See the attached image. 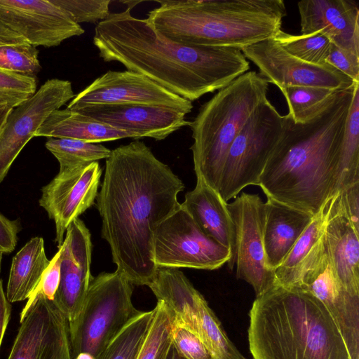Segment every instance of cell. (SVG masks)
I'll list each match as a JSON object with an SVG mask.
<instances>
[{
    "instance_id": "6da1fadb",
    "label": "cell",
    "mask_w": 359,
    "mask_h": 359,
    "mask_svg": "<svg viewBox=\"0 0 359 359\" xmlns=\"http://www.w3.org/2000/svg\"><path fill=\"white\" fill-rule=\"evenodd\" d=\"M182 181L143 142L111 150L97 196L102 236L116 270L133 285H147L158 267L153 255L157 226L180 205Z\"/></svg>"
},
{
    "instance_id": "7a4b0ae2",
    "label": "cell",
    "mask_w": 359,
    "mask_h": 359,
    "mask_svg": "<svg viewBox=\"0 0 359 359\" xmlns=\"http://www.w3.org/2000/svg\"><path fill=\"white\" fill-rule=\"evenodd\" d=\"M132 8L110 13L96 25L93 43L104 61L118 62L191 102L249 70L241 49L175 43L147 19L133 17Z\"/></svg>"
},
{
    "instance_id": "3957f363",
    "label": "cell",
    "mask_w": 359,
    "mask_h": 359,
    "mask_svg": "<svg viewBox=\"0 0 359 359\" xmlns=\"http://www.w3.org/2000/svg\"><path fill=\"white\" fill-rule=\"evenodd\" d=\"M354 86L339 91L306 123H295L288 114L284 116L283 134L257 185L266 196L315 215L334 196Z\"/></svg>"
},
{
    "instance_id": "277c9868",
    "label": "cell",
    "mask_w": 359,
    "mask_h": 359,
    "mask_svg": "<svg viewBox=\"0 0 359 359\" xmlns=\"http://www.w3.org/2000/svg\"><path fill=\"white\" fill-rule=\"evenodd\" d=\"M249 318L253 359H352L328 311L300 287L275 284L256 297Z\"/></svg>"
},
{
    "instance_id": "5b68a950",
    "label": "cell",
    "mask_w": 359,
    "mask_h": 359,
    "mask_svg": "<svg viewBox=\"0 0 359 359\" xmlns=\"http://www.w3.org/2000/svg\"><path fill=\"white\" fill-rule=\"evenodd\" d=\"M147 14L175 43L242 49L276 36L287 15L282 0H165Z\"/></svg>"
},
{
    "instance_id": "8992f818",
    "label": "cell",
    "mask_w": 359,
    "mask_h": 359,
    "mask_svg": "<svg viewBox=\"0 0 359 359\" xmlns=\"http://www.w3.org/2000/svg\"><path fill=\"white\" fill-rule=\"evenodd\" d=\"M269 86V81L262 74L247 72L218 90L189 121L196 175L217 191L229 149L255 111L268 99Z\"/></svg>"
},
{
    "instance_id": "52a82bcc",
    "label": "cell",
    "mask_w": 359,
    "mask_h": 359,
    "mask_svg": "<svg viewBox=\"0 0 359 359\" xmlns=\"http://www.w3.org/2000/svg\"><path fill=\"white\" fill-rule=\"evenodd\" d=\"M133 284L121 271L92 278L79 318L69 324L72 359L87 353L98 359L110 341L142 311L132 302Z\"/></svg>"
},
{
    "instance_id": "ba28073f",
    "label": "cell",
    "mask_w": 359,
    "mask_h": 359,
    "mask_svg": "<svg viewBox=\"0 0 359 359\" xmlns=\"http://www.w3.org/2000/svg\"><path fill=\"white\" fill-rule=\"evenodd\" d=\"M284 128V116L266 99L250 117L227 152L218 189L226 202L235 198L245 187L258 185Z\"/></svg>"
},
{
    "instance_id": "9c48e42d",
    "label": "cell",
    "mask_w": 359,
    "mask_h": 359,
    "mask_svg": "<svg viewBox=\"0 0 359 359\" xmlns=\"http://www.w3.org/2000/svg\"><path fill=\"white\" fill-rule=\"evenodd\" d=\"M153 255L158 268L210 271L231 259V250L205 234L181 203L157 226Z\"/></svg>"
},
{
    "instance_id": "30bf717a",
    "label": "cell",
    "mask_w": 359,
    "mask_h": 359,
    "mask_svg": "<svg viewBox=\"0 0 359 359\" xmlns=\"http://www.w3.org/2000/svg\"><path fill=\"white\" fill-rule=\"evenodd\" d=\"M235 231L233 256L228 265L237 279L249 283L256 297L275 285L266 264L264 246V202L258 194L242 192L228 203Z\"/></svg>"
},
{
    "instance_id": "8fae6325",
    "label": "cell",
    "mask_w": 359,
    "mask_h": 359,
    "mask_svg": "<svg viewBox=\"0 0 359 359\" xmlns=\"http://www.w3.org/2000/svg\"><path fill=\"white\" fill-rule=\"evenodd\" d=\"M7 359H72L69 324L53 301L32 294Z\"/></svg>"
},
{
    "instance_id": "7c38bea8",
    "label": "cell",
    "mask_w": 359,
    "mask_h": 359,
    "mask_svg": "<svg viewBox=\"0 0 359 359\" xmlns=\"http://www.w3.org/2000/svg\"><path fill=\"white\" fill-rule=\"evenodd\" d=\"M139 104L169 107L189 114L192 102L135 72L107 71L69 102L67 109L100 104Z\"/></svg>"
},
{
    "instance_id": "4fadbf2b",
    "label": "cell",
    "mask_w": 359,
    "mask_h": 359,
    "mask_svg": "<svg viewBox=\"0 0 359 359\" xmlns=\"http://www.w3.org/2000/svg\"><path fill=\"white\" fill-rule=\"evenodd\" d=\"M241 51L259 68V74L279 89L307 86L344 90L356 83L329 64L314 65L293 56L274 38L245 47Z\"/></svg>"
},
{
    "instance_id": "5bb4252c",
    "label": "cell",
    "mask_w": 359,
    "mask_h": 359,
    "mask_svg": "<svg viewBox=\"0 0 359 359\" xmlns=\"http://www.w3.org/2000/svg\"><path fill=\"white\" fill-rule=\"evenodd\" d=\"M74 96L69 81L51 79L32 96L13 108L0 135V184L22 149L47 118Z\"/></svg>"
},
{
    "instance_id": "9a60e30c",
    "label": "cell",
    "mask_w": 359,
    "mask_h": 359,
    "mask_svg": "<svg viewBox=\"0 0 359 359\" xmlns=\"http://www.w3.org/2000/svg\"><path fill=\"white\" fill-rule=\"evenodd\" d=\"M102 172L97 161L62 169L41 189L39 203L55 222L58 248L71 223L94 204Z\"/></svg>"
},
{
    "instance_id": "2e32d148",
    "label": "cell",
    "mask_w": 359,
    "mask_h": 359,
    "mask_svg": "<svg viewBox=\"0 0 359 359\" xmlns=\"http://www.w3.org/2000/svg\"><path fill=\"white\" fill-rule=\"evenodd\" d=\"M0 20L35 48L57 46L84 33L52 0H0Z\"/></svg>"
},
{
    "instance_id": "e0dca14e",
    "label": "cell",
    "mask_w": 359,
    "mask_h": 359,
    "mask_svg": "<svg viewBox=\"0 0 359 359\" xmlns=\"http://www.w3.org/2000/svg\"><path fill=\"white\" fill-rule=\"evenodd\" d=\"M58 250L60 280L53 302L71 324L81 312L92 279L91 235L81 219H75L68 226Z\"/></svg>"
},
{
    "instance_id": "ac0fdd59",
    "label": "cell",
    "mask_w": 359,
    "mask_h": 359,
    "mask_svg": "<svg viewBox=\"0 0 359 359\" xmlns=\"http://www.w3.org/2000/svg\"><path fill=\"white\" fill-rule=\"evenodd\" d=\"M297 287L309 292L324 305L339 330L352 359H359V296L350 294L341 285L326 247Z\"/></svg>"
},
{
    "instance_id": "d6986e66",
    "label": "cell",
    "mask_w": 359,
    "mask_h": 359,
    "mask_svg": "<svg viewBox=\"0 0 359 359\" xmlns=\"http://www.w3.org/2000/svg\"><path fill=\"white\" fill-rule=\"evenodd\" d=\"M76 111L118 130L128 132L133 135L136 140L151 137L163 140L189 123L185 119L184 113L172 108L154 105L100 104L83 107Z\"/></svg>"
},
{
    "instance_id": "ffe728a7",
    "label": "cell",
    "mask_w": 359,
    "mask_h": 359,
    "mask_svg": "<svg viewBox=\"0 0 359 359\" xmlns=\"http://www.w3.org/2000/svg\"><path fill=\"white\" fill-rule=\"evenodd\" d=\"M302 34L320 32L332 43L359 56V6L353 0L297 3Z\"/></svg>"
},
{
    "instance_id": "44dd1931",
    "label": "cell",
    "mask_w": 359,
    "mask_h": 359,
    "mask_svg": "<svg viewBox=\"0 0 359 359\" xmlns=\"http://www.w3.org/2000/svg\"><path fill=\"white\" fill-rule=\"evenodd\" d=\"M325 243L341 285L350 294L359 296V231L339 211L334 196L330 201Z\"/></svg>"
},
{
    "instance_id": "7402d4cb",
    "label": "cell",
    "mask_w": 359,
    "mask_h": 359,
    "mask_svg": "<svg viewBox=\"0 0 359 359\" xmlns=\"http://www.w3.org/2000/svg\"><path fill=\"white\" fill-rule=\"evenodd\" d=\"M264 206V246L266 264L273 271L283 262L314 215L269 196H266Z\"/></svg>"
},
{
    "instance_id": "603a6c76",
    "label": "cell",
    "mask_w": 359,
    "mask_h": 359,
    "mask_svg": "<svg viewBox=\"0 0 359 359\" xmlns=\"http://www.w3.org/2000/svg\"><path fill=\"white\" fill-rule=\"evenodd\" d=\"M227 205L200 175H196L195 188L185 194L181 203L205 234L231 250L232 259L235 231Z\"/></svg>"
},
{
    "instance_id": "cb8c5ba5",
    "label": "cell",
    "mask_w": 359,
    "mask_h": 359,
    "mask_svg": "<svg viewBox=\"0 0 359 359\" xmlns=\"http://www.w3.org/2000/svg\"><path fill=\"white\" fill-rule=\"evenodd\" d=\"M330 201L313 216L283 262L273 271L276 285L298 287L305 274L322 257L325 250V228Z\"/></svg>"
},
{
    "instance_id": "d4e9b609",
    "label": "cell",
    "mask_w": 359,
    "mask_h": 359,
    "mask_svg": "<svg viewBox=\"0 0 359 359\" xmlns=\"http://www.w3.org/2000/svg\"><path fill=\"white\" fill-rule=\"evenodd\" d=\"M157 300L162 301L172 324L196 335L198 302L201 294L178 269L158 267L148 285Z\"/></svg>"
},
{
    "instance_id": "484cf974",
    "label": "cell",
    "mask_w": 359,
    "mask_h": 359,
    "mask_svg": "<svg viewBox=\"0 0 359 359\" xmlns=\"http://www.w3.org/2000/svg\"><path fill=\"white\" fill-rule=\"evenodd\" d=\"M34 137L71 138L88 142L114 141L135 136L67 108L54 111Z\"/></svg>"
},
{
    "instance_id": "4316f807",
    "label": "cell",
    "mask_w": 359,
    "mask_h": 359,
    "mask_svg": "<svg viewBox=\"0 0 359 359\" xmlns=\"http://www.w3.org/2000/svg\"><path fill=\"white\" fill-rule=\"evenodd\" d=\"M43 238H32L13 257L6 297L10 303L27 299L49 265Z\"/></svg>"
},
{
    "instance_id": "83f0119b",
    "label": "cell",
    "mask_w": 359,
    "mask_h": 359,
    "mask_svg": "<svg viewBox=\"0 0 359 359\" xmlns=\"http://www.w3.org/2000/svg\"><path fill=\"white\" fill-rule=\"evenodd\" d=\"M359 181V82L353 88L341 144L335 194ZM334 194V195H335Z\"/></svg>"
},
{
    "instance_id": "f1b7e54d",
    "label": "cell",
    "mask_w": 359,
    "mask_h": 359,
    "mask_svg": "<svg viewBox=\"0 0 359 359\" xmlns=\"http://www.w3.org/2000/svg\"><path fill=\"white\" fill-rule=\"evenodd\" d=\"M196 335L207 348L212 359H247L229 339L202 294L198 302Z\"/></svg>"
},
{
    "instance_id": "f546056e",
    "label": "cell",
    "mask_w": 359,
    "mask_h": 359,
    "mask_svg": "<svg viewBox=\"0 0 359 359\" xmlns=\"http://www.w3.org/2000/svg\"><path fill=\"white\" fill-rule=\"evenodd\" d=\"M294 122L306 123L318 115L341 90L307 86H287L280 89Z\"/></svg>"
},
{
    "instance_id": "4dcf8cb0",
    "label": "cell",
    "mask_w": 359,
    "mask_h": 359,
    "mask_svg": "<svg viewBox=\"0 0 359 359\" xmlns=\"http://www.w3.org/2000/svg\"><path fill=\"white\" fill-rule=\"evenodd\" d=\"M45 146L59 162L60 170L107 159L111 152L100 143L71 138L49 137Z\"/></svg>"
},
{
    "instance_id": "1f68e13d",
    "label": "cell",
    "mask_w": 359,
    "mask_h": 359,
    "mask_svg": "<svg viewBox=\"0 0 359 359\" xmlns=\"http://www.w3.org/2000/svg\"><path fill=\"white\" fill-rule=\"evenodd\" d=\"M154 310L142 311L110 341L98 359H136L153 321Z\"/></svg>"
},
{
    "instance_id": "d6a6232c",
    "label": "cell",
    "mask_w": 359,
    "mask_h": 359,
    "mask_svg": "<svg viewBox=\"0 0 359 359\" xmlns=\"http://www.w3.org/2000/svg\"><path fill=\"white\" fill-rule=\"evenodd\" d=\"M287 53L314 65H324L331 48V41L323 34L293 35L282 29L274 38Z\"/></svg>"
},
{
    "instance_id": "836d02e7",
    "label": "cell",
    "mask_w": 359,
    "mask_h": 359,
    "mask_svg": "<svg viewBox=\"0 0 359 359\" xmlns=\"http://www.w3.org/2000/svg\"><path fill=\"white\" fill-rule=\"evenodd\" d=\"M150 329L136 359H168L172 345V318L164 303L158 300Z\"/></svg>"
},
{
    "instance_id": "e575fe53",
    "label": "cell",
    "mask_w": 359,
    "mask_h": 359,
    "mask_svg": "<svg viewBox=\"0 0 359 359\" xmlns=\"http://www.w3.org/2000/svg\"><path fill=\"white\" fill-rule=\"evenodd\" d=\"M38 54L29 43L0 46V68L35 77L41 69Z\"/></svg>"
},
{
    "instance_id": "d590c367",
    "label": "cell",
    "mask_w": 359,
    "mask_h": 359,
    "mask_svg": "<svg viewBox=\"0 0 359 359\" xmlns=\"http://www.w3.org/2000/svg\"><path fill=\"white\" fill-rule=\"evenodd\" d=\"M36 91V77L0 68V97L16 107Z\"/></svg>"
},
{
    "instance_id": "8d00e7d4",
    "label": "cell",
    "mask_w": 359,
    "mask_h": 359,
    "mask_svg": "<svg viewBox=\"0 0 359 359\" xmlns=\"http://www.w3.org/2000/svg\"><path fill=\"white\" fill-rule=\"evenodd\" d=\"M52 1L66 11L74 21L78 24L102 21L107 19L110 14V0Z\"/></svg>"
},
{
    "instance_id": "74e56055",
    "label": "cell",
    "mask_w": 359,
    "mask_h": 359,
    "mask_svg": "<svg viewBox=\"0 0 359 359\" xmlns=\"http://www.w3.org/2000/svg\"><path fill=\"white\" fill-rule=\"evenodd\" d=\"M170 337L172 346L186 359H212L200 338L187 328L172 324Z\"/></svg>"
},
{
    "instance_id": "f35d334b",
    "label": "cell",
    "mask_w": 359,
    "mask_h": 359,
    "mask_svg": "<svg viewBox=\"0 0 359 359\" xmlns=\"http://www.w3.org/2000/svg\"><path fill=\"white\" fill-rule=\"evenodd\" d=\"M334 198L339 211L359 231V181L344 187Z\"/></svg>"
},
{
    "instance_id": "ab89813d",
    "label": "cell",
    "mask_w": 359,
    "mask_h": 359,
    "mask_svg": "<svg viewBox=\"0 0 359 359\" xmlns=\"http://www.w3.org/2000/svg\"><path fill=\"white\" fill-rule=\"evenodd\" d=\"M325 63L359 82V56L332 43Z\"/></svg>"
},
{
    "instance_id": "60d3db41",
    "label": "cell",
    "mask_w": 359,
    "mask_h": 359,
    "mask_svg": "<svg viewBox=\"0 0 359 359\" xmlns=\"http://www.w3.org/2000/svg\"><path fill=\"white\" fill-rule=\"evenodd\" d=\"M60 280V252L58 250L50 260L49 265L44 271L40 283L32 294H39L48 300L53 301Z\"/></svg>"
},
{
    "instance_id": "b9f144b4",
    "label": "cell",
    "mask_w": 359,
    "mask_h": 359,
    "mask_svg": "<svg viewBox=\"0 0 359 359\" xmlns=\"http://www.w3.org/2000/svg\"><path fill=\"white\" fill-rule=\"evenodd\" d=\"M20 224L17 220H11L0 212V252L13 251L18 242Z\"/></svg>"
},
{
    "instance_id": "7bdbcfd3",
    "label": "cell",
    "mask_w": 359,
    "mask_h": 359,
    "mask_svg": "<svg viewBox=\"0 0 359 359\" xmlns=\"http://www.w3.org/2000/svg\"><path fill=\"white\" fill-rule=\"evenodd\" d=\"M11 307L4 291L0 279V346L11 316Z\"/></svg>"
},
{
    "instance_id": "ee69618b",
    "label": "cell",
    "mask_w": 359,
    "mask_h": 359,
    "mask_svg": "<svg viewBox=\"0 0 359 359\" xmlns=\"http://www.w3.org/2000/svg\"><path fill=\"white\" fill-rule=\"evenodd\" d=\"M23 43H28L0 20V46Z\"/></svg>"
},
{
    "instance_id": "f6af8a7d",
    "label": "cell",
    "mask_w": 359,
    "mask_h": 359,
    "mask_svg": "<svg viewBox=\"0 0 359 359\" xmlns=\"http://www.w3.org/2000/svg\"><path fill=\"white\" fill-rule=\"evenodd\" d=\"M13 109V107L10 105H6L0 108V135L4 130L7 118Z\"/></svg>"
},
{
    "instance_id": "bcb514c9",
    "label": "cell",
    "mask_w": 359,
    "mask_h": 359,
    "mask_svg": "<svg viewBox=\"0 0 359 359\" xmlns=\"http://www.w3.org/2000/svg\"><path fill=\"white\" fill-rule=\"evenodd\" d=\"M168 359H186L182 355H181L178 351L175 349V348L172 345L171 348L170 350Z\"/></svg>"
},
{
    "instance_id": "7dc6e473",
    "label": "cell",
    "mask_w": 359,
    "mask_h": 359,
    "mask_svg": "<svg viewBox=\"0 0 359 359\" xmlns=\"http://www.w3.org/2000/svg\"><path fill=\"white\" fill-rule=\"evenodd\" d=\"M73 359H95L93 355L87 353H80Z\"/></svg>"
},
{
    "instance_id": "c3c4849f",
    "label": "cell",
    "mask_w": 359,
    "mask_h": 359,
    "mask_svg": "<svg viewBox=\"0 0 359 359\" xmlns=\"http://www.w3.org/2000/svg\"><path fill=\"white\" fill-rule=\"evenodd\" d=\"M6 105H10L12 107H13L12 104L8 100H6V99H5L4 97H0V108L4 107Z\"/></svg>"
},
{
    "instance_id": "681fc988",
    "label": "cell",
    "mask_w": 359,
    "mask_h": 359,
    "mask_svg": "<svg viewBox=\"0 0 359 359\" xmlns=\"http://www.w3.org/2000/svg\"><path fill=\"white\" fill-rule=\"evenodd\" d=\"M2 257H3V253L0 252V274H1V270Z\"/></svg>"
}]
</instances>
